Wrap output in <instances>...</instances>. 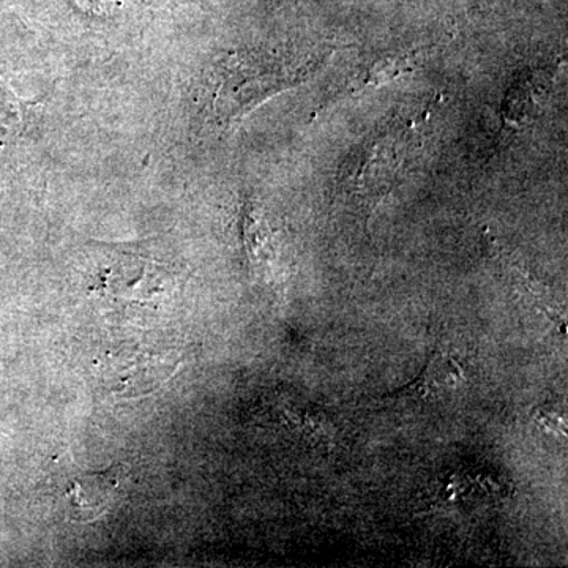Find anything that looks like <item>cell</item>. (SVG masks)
<instances>
[{
	"mask_svg": "<svg viewBox=\"0 0 568 568\" xmlns=\"http://www.w3.org/2000/svg\"><path fill=\"white\" fill-rule=\"evenodd\" d=\"M317 51L306 58L278 52L237 51L216 62L212 110L220 123L231 126L275 93L308 80L331 58Z\"/></svg>",
	"mask_w": 568,
	"mask_h": 568,
	"instance_id": "obj_1",
	"label": "cell"
},
{
	"mask_svg": "<svg viewBox=\"0 0 568 568\" xmlns=\"http://www.w3.org/2000/svg\"><path fill=\"white\" fill-rule=\"evenodd\" d=\"M179 365L181 358L174 351L122 349L108 355L100 377L112 395L136 398L162 387Z\"/></svg>",
	"mask_w": 568,
	"mask_h": 568,
	"instance_id": "obj_2",
	"label": "cell"
},
{
	"mask_svg": "<svg viewBox=\"0 0 568 568\" xmlns=\"http://www.w3.org/2000/svg\"><path fill=\"white\" fill-rule=\"evenodd\" d=\"M121 466L118 465L78 477L65 495L70 517L80 523L99 518L114 504L121 489Z\"/></svg>",
	"mask_w": 568,
	"mask_h": 568,
	"instance_id": "obj_3",
	"label": "cell"
},
{
	"mask_svg": "<svg viewBox=\"0 0 568 568\" xmlns=\"http://www.w3.org/2000/svg\"><path fill=\"white\" fill-rule=\"evenodd\" d=\"M552 81L555 74L551 69H538L523 74V78L511 85L503 110L506 129H521L537 118Z\"/></svg>",
	"mask_w": 568,
	"mask_h": 568,
	"instance_id": "obj_4",
	"label": "cell"
},
{
	"mask_svg": "<svg viewBox=\"0 0 568 568\" xmlns=\"http://www.w3.org/2000/svg\"><path fill=\"white\" fill-rule=\"evenodd\" d=\"M424 58L425 52L416 51L407 52L405 55H390V58L381 59V61L373 63L369 69L354 77L349 84L343 85L338 93L334 95V100L345 99V97L364 91V89L379 88V85L395 80L399 74L409 73V71L416 69Z\"/></svg>",
	"mask_w": 568,
	"mask_h": 568,
	"instance_id": "obj_5",
	"label": "cell"
},
{
	"mask_svg": "<svg viewBox=\"0 0 568 568\" xmlns=\"http://www.w3.org/2000/svg\"><path fill=\"white\" fill-rule=\"evenodd\" d=\"M244 241L246 254L253 265L272 261V233L263 212L254 204H246L244 213Z\"/></svg>",
	"mask_w": 568,
	"mask_h": 568,
	"instance_id": "obj_6",
	"label": "cell"
},
{
	"mask_svg": "<svg viewBox=\"0 0 568 568\" xmlns=\"http://www.w3.org/2000/svg\"><path fill=\"white\" fill-rule=\"evenodd\" d=\"M462 368L455 364L454 358L437 354L433 361H429L420 379L414 384V390L420 392L422 395L450 390L462 383Z\"/></svg>",
	"mask_w": 568,
	"mask_h": 568,
	"instance_id": "obj_7",
	"label": "cell"
},
{
	"mask_svg": "<svg viewBox=\"0 0 568 568\" xmlns=\"http://www.w3.org/2000/svg\"><path fill=\"white\" fill-rule=\"evenodd\" d=\"M537 424L556 435L566 436V417L556 407L547 406L544 409H538Z\"/></svg>",
	"mask_w": 568,
	"mask_h": 568,
	"instance_id": "obj_8",
	"label": "cell"
}]
</instances>
